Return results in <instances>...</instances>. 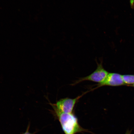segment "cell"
I'll use <instances>...</instances> for the list:
<instances>
[{
	"label": "cell",
	"instance_id": "cell-1",
	"mask_svg": "<svg viewBox=\"0 0 134 134\" xmlns=\"http://www.w3.org/2000/svg\"><path fill=\"white\" fill-rule=\"evenodd\" d=\"M53 110V113L59 121L65 134H76L87 131L80 126L77 118L73 113H64Z\"/></svg>",
	"mask_w": 134,
	"mask_h": 134
},
{
	"label": "cell",
	"instance_id": "cell-2",
	"mask_svg": "<svg viewBox=\"0 0 134 134\" xmlns=\"http://www.w3.org/2000/svg\"><path fill=\"white\" fill-rule=\"evenodd\" d=\"M86 93L74 98H66L61 99L55 104L50 103V104L51 105L53 110L61 113H72L77 102Z\"/></svg>",
	"mask_w": 134,
	"mask_h": 134
},
{
	"label": "cell",
	"instance_id": "cell-3",
	"mask_svg": "<svg viewBox=\"0 0 134 134\" xmlns=\"http://www.w3.org/2000/svg\"><path fill=\"white\" fill-rule=\"evenodd\" d=\"M109 73L104 68L102 62L98 63L97 68L93 72L87 76L80 78L72 84V85H74L85 81L95 82L100 84L104 81Z\"/></svg>",
	"mask_w": 134,
	"mask_h": 134
},
{
	"label": "cell",
	"instance_id": "cell-4",
	"mask_svg": "<svg viewBox=\"0 0 134 134\" xmlns=\"http://www.w3.org/2000/svg\"><path fill=\"white\" fill-rule=\"evenodd\" d=\"M125 85L122 75L118 73H109L104 81L103 83L98 84L95 89L103 86H117Z\"/></svg>",
	"mask_w": 134,
	"mask_h": 134
},
{
	"label": "cell",
	"instance_id": "cell-5",
	"mask_svg": "<svg viewBox=\"0 0 134 134\" xmlns=\"http://www.w3.org/2000/svg\"><path fill=\"white\" fill-rule=\"evenodd\" d=\"M124 82L125 85H131L134 84V75H122Z\"/></svg>",
	"mask_w": 134,
	"mask_h": 134
},
{
	"label": "cell",
	"instance_id": "cell-6",
	"mask_svg": "<svg viewBox=\"0 0 134 134\" xmlns=\"http://www.w3.org/2000/svg\"><path fill=\"white\" fill-rule=\"evenodd\" d=\"M30 128V125H28V126L27 129L26 131L24 133H23V134H34V133H30L29 132V129Z\"/></svg>",
	"mask_w": 134,
	"mask_h": 134
},
{
	"label": "cell",
	"instance_id": "cell-7",
	"mask_svg": "<svg viewBox=\"0 0 134 134\" xmlns=\"http://www.w3.org/2000/svg\"><path fill=\"white\" fill-rule=\"evenodd\" d=\"M130 5L132 8H134V0H130Z\"/></svg>",
	"mask_w": 134,
	"mask_h": 134
},
{
	"label": "cell",
	"instance_id": "cell-8",
	"mask_svg": "<svg viewBox=\"0 0 134 134\" xmlns=\"http://www.w3.org/2000/svg\"><path fill=\"white\" fill-rule=\"evenodd\" d=\"M132 130H127L125 134H131Z\"/></svg>",
	"mask_w": 134,
	"mask_h": 134
},
{
	"label": "cell",
	"instance_id": "cell-9",
	"mask_svg": "<svg viewBox=\"0 0 134 134\" xmlns=\"http://www.w3.org/2000/svg\"><path fill=\"white\" fill-rule=\"evenodd\" d=\"M132 86L133 87H134V84H133V85H132Z\"/></svg>",
	"mask_w": 134,
	"mask_h": 134
}]
</instances>
